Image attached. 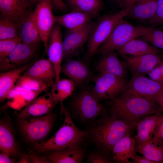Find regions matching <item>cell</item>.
<instances>
[{"mask_svg":"<svg viewBox=\"0 0 163 163\" xmlns=\"http://www.w3.org/2000/svg\"><path fill=\"white\" fill-rule=\"evenodd\" d=\"M112 116L120 119L132 127L141 118L158 112H163L153 100L140 97L125 90L107 103Z\"/></svg>","mask_w":163,"mask_h":163,"instance_id":"cell-1","label":"cell"},{"mask_svg":"<svg viewBox=\"0 0 163 163\" xmlns=\"http://www.w3.org/2000/svg\"><path fill=\"white\" fill-rule=\"evenodd\" d=\"M60 103V116L63 123L49 139L43 142L34 144L33 149L42 153L50 152L73 145H82L88 135L87 131H81L74 123L69 110Z\"/></svg>","mask_w":163,"mask_h":163,"instance_id":"cell-2","label":"cell"},{"mask_svg":"<svg viewBox=\"0 0 163 163\" xmlns=\"http://www.w3.org/2000/svg\"><path fill=\"white\" fill-rule=\"evenodd\" d=\"M133 128L120 119L104 114L91 127L88 135L104 151L112 152L116 144Z\"/></svg>","mask_w":163,"mask_h":163,"instance_id":"cell-3","label":"cell"},{"mask_svg":"<svg viewBox=\"0 0 163 163\" xmlns=\"http://www.w3.org/2000/svg\"><path fill=\"white\" fill-rule=\"evenodd\" d=\"M129 9H124L114 14L101 17L95 23L88 41L87 57L97 53L100 46L108 38L115 26L125 16Z\"/></svg>","mask_w":163,"mask_h":163,"instance_id":"cell-4","label":"cell"},{"mask_svg":"<svg viewBox=\"0 0 163 163\" xmlns=\"http://www.w3.org/2000/svg\"><path fill=\"white\" fill-rule=\"evenodd\" d=\"M55 119L56 116L51 112L43 116L25 117L18 119L19 127L25 140L34 144L49 134Z\"/></svg>","mask_w":163,"mask_h":163,"instance_id":"cell-5","label":"cell"},{"mask_svg":"<svg viewBox=\"0 0 163 163\" xmlns=\"http://www.w3.org/2000/svg\"><path fill=\"white\" fill-rule=\"evenodd\" d=\"M149 28L134 26L123 19L115 26L108 38L100 46L97 53L103 54L117 50L130 40L143 36Z\"/></svg>","mask_w":163,"mask_h":163,"instance_id":"cell-6","label":"cell"},{"mask_svg":"<svg viewBox=\"0 0 163 163\" xmlns=\"http://www.w3.org/2000/svg\"><path fill=\"white\" fill-rule=\"evenodd\" d=\"M72 105L77 115L85 121H93L107 112L92 91L87 90L78 94L72 101Z\"/></svg>","mask_w":163,"mask_h":163,"instance_id":"cell-7","label":"cell"},{"mask_svg":"<svg viewBox=\"0 0 163 163\" xmlns=\"http://www.w3.org/2000/svg\"><path fill=\"white\" fill-rule=\"evenodd\" d=\"M94 86L92 92L100 101L113 99L125 89L128 83L126 80L109 73H100L94 79Z\"/></svg>","mask_w":163,"mask_h":163,"instance_id":"cell-8","label":"cell"},{"mask_svg":"<svg viewBox=\"0 0 163 163\" xmlns=\"http://www.w3.org/2000/svg\"><path fill=\"white\" fill-rule=\"evenodd\" d=\"M52 0H41L33 12V18L43 43L44 52L47 55L49 40L56 22L52 12Z\"/></svg>","mask_w":163,"mask_h":163,"instance_id":"cell-9","label":"cell"},{"mask_svg":"<svg viewBox=\"0 0 163 163\" xmlns=\"http://www.w3.org/2000/svg\"><path fill=\"white\" fill-rule=\"evenodd\" d=\"M95 22L91 21L84 27L73 30H67L63 41V59H67L79 53L88 41Z\"/></svg>","mask_w":163,"mask_h":163,"instance_id":"cell-10","label":"cell"},{"mask_svg":"<svg viewBox=\"0 0 163 163\" xmlns=\"http://www.w3.org/2000/svg\"><path fill=\"white\" fill-rule=\"evenodd\" d=\"M37 47L21 42L9 55L0 61V72H7L22 66L34 55Z\"/></svg>","mask_w":163,"mask_h":163,"instance_id":"cell-11","label":"cell"},{"mask_svg":"<svg viewBox=\"0 0 163 163\" xmlns=\"http://www.w3.org/2000/svg\"><path fill=\"white\" fill-rule=\"evenodd\" d=\"M61 25L56 22L49 37L47 55L53 66L56 73L55 82L59 80L63 59L62 40Z\"/></svg>","mask_w":163,"mask_h":163,"instance_id":"cell-12","label":"cell"},{"mask_svg":"<svg viewBox=\"0 0 163 163\" xmlns=\"http://www.w3.org/2000/svg\"><path fill=\"white\" fill-rule=\"evenodd\" d=\"M163 89V85L145 76L132 74L125 90L139 96L153 100Z\"/></svg>","mask_w":163,"mask_h":163,"instance_id":"cell-13","label":"cell"},{"mask_svg":"<svg viewBox=\"0 0 163 163\" xmlns=\"http://www.w3.org/2000/svg\"><path fill=\"white\" fill-rule=\"evenodd\" d=\"M127 69L132 74L145 75L159 63L161 56L158 54H148L127 56L121 55Z\"/></svg>","mask_w":163,"mask_h":163,"instance_id":"cell-14","label":"cell"},{"mask_svg":"<svg viewBox=\"0 0 163 163\" xmlns=\"http://www.w3.org/2000/svg\"><path fill=\"white\" fill-rule=\"evenodd\" d=\"M58 102L50 91L35 98L27 104L18 114V119L43 116L50 113Z\"/></svg>","mask_w":163,"mask_h":163,"instance_id":"cell-15","label":"cell"},{"mask_svg":"<svg viewBox=\"0 0 163 163\" xmlns=\"http://www.w3.org/2000/svg\"><path fill=\"white\" fill-rule=\"evenodd\" d=\"M162 113L158 112L145 117L138 121L136 125L137 134L135 138L136 144L152 140L161 123Z\"/></svg>","mask_w":163,"mask_h":163,"instance_id":"cell-16","label":"cell"},{"mask_svg":"<svg viewBox=\"0 0 163 163\" xmlns=\"http://www.w3.org/2000/svg\"><path fill=\"white\" fill-rule=\"evenodd\" d=\"M96 66L100 73H109L125 79L127 74L126 65L120 61L114 51L104 53Z\"/></svg>","mask_w":163,"mask_h":163,"instance_id":"cell-17","label":"cell"},{"mask_svg":"<svg viewBox=\"0 0 163 163\" xmlns=\"http://www.w3.org/2000/svg\"><path fill=\"white\" fill-rule=\"evenodd\" d=\"M50 152L46 157L52 163H81L85 153L82 145H71Z\"/></svg>","mask_w":163,"mask_h":163,"instance_id":"cell-18","label":"cell"},{"mask_svg":"<svg viewBox=\"0 0 163 163\" xmlns=\"http://www.w3.org/2000/svg\"><path fill=\"white\" fill-rule=\"evenodd\" d=\"M61 72L78 86L83 84L91 76V72L88 66L77 60L66 59L62 66Z\"/></svg>","mask_w":163,"mask_h":163,"instance_id":"cell-19","label":"cell"},{"mask_svg":"<svg viewBox=\"0 0 163 163\" xmlns=\"http://www.w3.org/2000/svg\"><path fill=\"white\" fill-rule=\"evenodd\" d=\"M0 149L1 152L8 154L14 158L19 153L10 118H6L0 120Z\"/></svg>","mask_w":163,"mask_h":163,"instance_id":"cell-20","label":"cell"},{"mask_svg":"<svg viewBox=\"0 0 163 163\" xmlns=\"http://www.w3.org/2000/svg\"><path fill=\"white\" fill-rule=\"evenodd\" d=\"M136 141L131 132L126 133L114 146L112 151L113 159L116 162L132 163L129 161L136 154Z\"/></svg>","mask_w":163,"mask_h":163,"instance_id":"cell-21","label":"cell"},{"mask_svg":"<svg viewBox=\"0 0 163 163\" xmlns=\"http://www.w3.org/2000/svg\"><path fill=\"white\" fill-rule=\"evenodd\" d=\"M22 75L52 83L55 82L56 78L55 69L49 59H42L37 61Z\"/></svg>","mask_w":163,"mask_h":163,"instance_id":"cell-22","label":"cell"},{"mask_svg":"<svg viewBox=\"0 0 163 163\" xmlns=\"http://www.w3.org/2000/svg\"><path fill=\"white\" fill-rule=\"evenodd\" d=\"M97 16L78 11L55 17L56 22L68 30L77 29L84 27Z\"/></svg>","mask_w":163,"mask_h":163,"instance_id":"cell-23","label":"cell"},{"mask_svg":"<svg viewBox=\"0 0 163 163\" xmlns=\"http://www.w3.org/2000/svg\"><path fill=\"white\" fill-rule=\"evenodd\" d=\"M27 0H0L1 13L23 19L33 12Z\"/></svg>","mask_w":163,"mask_h":163,"instance_id":"cell-24","label":"cell"},{"mask_svg":"<svg viewBox=\"0 0 163 163\" xmlns=\"http://www.w3.org/2000/svg\"><path fill=\"white\" fill-rule=\"evenodd\" d=\"M26 64L18 68L0 73V101H3L7 98L10 91L16 86L19 77L31 66Z\"/></svg>","mask_w":163,"mask_h":163,"instance_id":"cell-25","label":"cell"},{"mask_svg":"<svg viewBox=\"0 0 163 163\" xmlns=\"http://www.w3.org/2000/svg\"><path fill=\"white\" fill-rule=\"evenodd\" d=\"M121 55L138 56L145 54H158V48L149 45L144 40L133 39L117 50Z\"/></svg>","mask_w":163,"mask_h":163,"instance_id":"cell-26","label":"cell"},{"mask_svg":"<svg viewBox=\"0 0 163 163\" xmlns=\"http://www.w3.org/2000/svg\"><path fill=\"white\" fill-rule=\"evenodd\" d=\"M33 12L23 20L20 38L23 43L37 47L41 40L33 18Z\"/></svg>","mask_w":163,"mask_h":163,"instance_id":"cell-27","label":"cell"},{"mask_svg":"<svg viewBox=\"0 0 163 163\" xmlns=\"http://www.w3.org/2000/svg\"><path fill=\"white\" fill-rule=\"evenodd\" d=\"M23 19L2 13L0 15V40L20 37Z\"/></svg>","mask_w":163,"mask_h":163,"instance_id":"cell-28","label":"cell"},{"mask_svg":"<svg viewBox=\"0 0 163 163\" xmlns=\"http://www.w3.org/2000/svg\"><path fill=\"white\" fill-rule=\"evenodd\" d=\"M158 0H140L130 9L128 15L136 19H150L154 15Z\"/></svg>","mask_w":163,"mask_h":163,"instance_id":"cell-29","label":"cell"},{"mask_svg":"<svg viewBox=\"0 0 163 163\" xmlns=\"http://www.w3.org/2000/svg\"><path fill=\"white\" fill-rule=\"evenodd\" d=\"M136 151L156 163H163V145H157L149 141L136 144Z\"/></svg>","mask_w":163,"mask_h":163,"instance_id":"cell-30","label":"cell"},{"mask_svg":"<svg viewBox=\"0 0 163 163\" xmlns=\"http://www.w3.org/2000/svg\"><path fill=\"white\" fill-rule=\"evenodd\" d=\"M72 11H78L97 16L102 8L101 0H66Z\"/></svg>","mask_w":163,"mask_h":163,"instance_id":"cell-31","label":"cell"},{"mask_svg":"<svg viewBox=\"0 0 163 163\" xmlns=\"http://www.w3.org/2000/svg\"><path fill=\"white\" fill-rule=\"evenodd\" d=\"M75 85V83L71 79H62L54 84L51 91L57 102H62L72 94Z\"/></svg>","mask_w":163,"mask_h":163,"instance_id":"cell-32","label":"cell"},{"mask_svg":"<svg viewBox=\"0 0 163 163\" xmlns=\"http://www.w3.org/2000/svg\"><path fill=\"white\" fill-rule=\"evenodd\" d=\"M55 83L45 82L30 76L21 75L17 80L16 85L27 89L41 92L52 87Z\"/></svg>","mask_w":163,"mask_h":163,"instance_id":"cell-33","label":"cell"},{"mask_svg":"<svg viewBox=\"0 0 163 163\" xmlns=\"http://www.w3.org/2000/svg\"><path fill=\"white\" fill-rule=\"evenodd\" d=\"M142 37L155 47L163 49V30L149 27L147 33Z\"/></svg>","mask_w":163,"mask_h":163,"instance_id":"cell-34","label":"cell"},{"mask_svg":"<svg viewBox=\"0 0 163 163\" xmlns=\"http://www.w3.org/2000/svg\"><path fill=\"white\" fill-rule=\"evenodd\" d=\"M21 42L20 37L0 40V61L6 57Z\"/></svg>","mask_w":163,"mask_h":163,"instance_id":"cell-35","label":"cell"},{"mask_svg":"<svg viewBox=\"0 0 163 163\" xmlns=\"http://www.w3.org/2000/svg\"><path fill=\"white\" fill-rule=\"evenodd\" d=\"M149 20L153 25L163 24V0H158L155 12Z\"/></svg>","mask_w":163,"mask_h":163,"instance_id":"cell-36","label":"cell"},{"mask_svg":"<svg viewBox=\"0 0 163 163\" xmlns=\"http://www.w3.org/2000/svg\"><path fill=\"white\" fill-rule=\"evenodd\" d=\"M110 162L104 155L100 152H93L88 156L87 163H109Z\"/></svg>","mask_w":163,"mask_h":163,"instance_id":"cell-37","label":"cell"},{"mask_svg":"<svg viewBox=\"0 0 163 163\" xmlns=\"http://www.w3.org/2000/svg\"><path fill=\"white\" fill-rule=\"evenodd\" d=\"M151 141L153 143L157 145H163V112L161 123Z\"/></svg>","mask_w":163,"mask_h":163,"instance_id":"cell-38","label":"cell"},{"mask_svg":"<svg viewBox=\"0 0 163 163\" xmlns=\"http://www.w3.org/2000/svg\"><path fill=\"white\" fill-rule=\"evenodd\" d=\"M148 75L150 78L163 85V75L158 65Z\"/></svg>","mask_w":163,"mask_h":163,"instance_id":"cell-39","label":"cell"},{"mask_svg":"<svg viewBox=\"0 0 163 163\" xmlns=\"http://www.w3.org/2000/svg\"><path fill=\"white\" fill-rule=\"evenodd\" d=\"M28 155L33 163H49L50 162L46 157L39 155L31 150H27Z\"/></svg>","mask_w":163,"mask_h":163,"instance_id":"cell-40","label":"cell"},{"mask_svg":"<svg viewBox=\"0 0 163 163\" xmlns=\"http://www.w3.org/2000/svg\"><path fill=\"white\" fill-rule=\"evenodd\" d=\"M0 154V163H14L15 162L14 158L11 157L8 154L1 152Z\"/></svg>","mask_w":163,"mask_h":163,"instance_id":"cell-41","label":"cell"},{"mask_svg":"<svg viewBox=\"0 0 163 163\" xmlns=\"http://www.w3.org/2000/svg\"><path fill=\"white\" fill-rule=\"evenodd\" d=\"M132 163H156L154 161L150 160L143 156H140L136 154L132 159Z\"/></svg>","mask_w":163,"mask_h":163,"instance_id":"cell-42","label":"cell"},{"mask_svg":"<svg viewBox=\"0 0 163 163\" xmlns=\"http://www.w3.org/2000/svg\"><path fill=\"white\" fill-rule=\"evenodd\" d=\"M53 7L56 9L62 11L66 10L67 8V5L62 0H52Z\"/></svg>","mask_w":163,"mask_h":163,"instance_id":"cell-43","label":"cell"},{"mask_svg":"<svg viewBox=\"0 0 163 163\" xmlns=\"http://www.w3.org/2000/svg\"><path fill=\"white\" fill-rule=\"evenodd\" d=\"M153 100L158 104L163 112V89L154 97Z\"/></svg>","mask_w":163,"mask_h":163,"instance_id":"cell-44","label":"cell"},{"mask_svg":"<svg viewBox=\"0 0 163 163\" xmlns=\"http://www.w3.org/2000/svg\"><path fill=\"white\" fill-rule=\"evenodd\" d=\"M140 0H124V9L130 10L131 8Z\"/></svg>","mask_w":163,"mask_h":163,"instance_id":"cell-45","label":"cell"},{"mask_svg":"<svg viewBox=\"0 0 163 163\" xmlns=\"http://www.w3.org/2000/svg\"><path fill=\"white\" fill-rule=\"evenodd\" d=\"M18 163H31V160L27 154H23L19 160L17 162Z\"/></svg>","mask_w":163,"mask_h":163,"instance_id":"cell-46","label":"cell"},{"mask_svg":"<svg viewBox=\"0 0 163 163\" xmlns=\"http://www.w3.org/2000/svg\"><path fill=\"white\" fill-rule=\"evenodd\" d=\"M160 70L163 75V60L161 59V60L159 62L158 64Z\"/></svg>","mask_w":163,"mask_h":163,"instance_id":"cell-47","label":"cell"},{"mask_svg":"<svg viewBox=\"0 0 163 163\" xmlns=\"http://www.w3.org/2000/svg\"><path fill=\"white\" fill-rule=\"evenodd\" d=\"M32 5L34 4L37 5L38 3L41 0H27Z\"/></svg>","mask_w":163,"mask_h":163,"instance_id":"cell-48","label":"cell"},{"mask_svg":"<svg viewBox=\"0 0 163 163\" xmlns=\"http://www.w3.org/2000/svg\"><path fill=\"white\" fill-rule=\"evenodd\" d=\"M114 0L115 1H116V2H120V1L121 0Z\"/></svg>","mask_w":163,"mask_h":163,"instance_id":"cell-49","label":"cell"},{"mask_svg":"<svg viewBox=\"0 0 163 163\" xmlns=\"http://www.w3.org/2000/svg\"><path fill=\"white\" fill-rule=\"evenodd\" d=\"M161 59L162 60H163V56H161Z\"/></svg>","mask_w":163,"mask_h":163,"instance_id":"cell-50","label":"cell"}]
</instances>
